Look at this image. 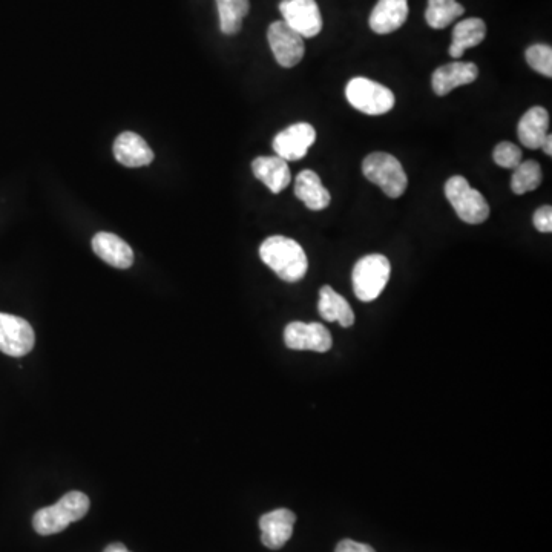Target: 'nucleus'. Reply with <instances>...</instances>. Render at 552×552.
<instances>
[{"instance_id": "nucleus-1", "label": "nucleus", "mask_w": 552, "mask_h": 552, "mask_svg": "<svg viewBox=\"0 0 552 552\" xmlns=\"http://www.w3.org/2000/svg\"><path fill=\"white\" fill-rule=\"evenodd\" d=\"M260 257L286 283H298L309 270V260L301 244L283 235L267 238L261 244Z\"/></svg>"}, {"instance_id": "nucleus-2", "label": "nucleus", "mask_w": 552, "mask_h": 552, "mask_svg": "<svg viewBox=\"0 0 552 552\" xmlns=\"http://www.w3.org/2000/svg\"><path fill=\"white\" fill-rule=\"evenodd\" d=\"M89 497L80 491L65 494L56 505L46 506L34 514L33 526L40 536L62 533L71 523L79 522L88 514Z\"/></svg>"}, {"instance_id": "nucleus-3", "label": "nucleus", "mask_w": 552, "mask_h": 552, "mask_svg": "<svg viewBox=\"0 0 552 552\" xmlns=\"http://www.w3.org/2000/svg\"><path fill=\"white\" fill-rule=\"evenodd\" d=\"M362 172L367 180L375 183L387 197L399 198L407 191L408 177L401 161L387 152H373L362 161Z\"/></svg>"}, {"instance_id": "nucleus-4", "label": "nucleus", "mask_w": 552, "mask_h": 552, "mask_svg": "<svg viewBox=\"0 0 552 552\" xmlns=\"http://www.w3.org/2000/svg\"><path fill=\"white\" fill-rule=\"evenodd\" d=\"M390 261L384 255L373 253L361 258L353 267L352 283L356 298L362 303H372L379 298L390 280Z\"/></svg>"}, {"instance_id": "nucleus-5", "label": "nucleus", "mask_w": 552, "mask_h": 552, "mask_svg": "<svg viewBox=\"0 0 552 552\" xmlns=\"http://www.w3.org/2000/svg\"><path fill=\"white\" fill-rule=\"evenodd\" d=\"M445 197L457 217L468 224H482L490 217V206L477 189L471 188L467 178L454 175L445 183Z\"/></svg>"}, {"instance_id": "nucleus-6", "label": "nucleus", "mask_w": 552, "mask_h": 552, "mask_svg": "<svg viewBox=\"0 0 552 552\" xmlns=\"http://www.w3.org/2000/svg\"><path fill=\"white\" fill-rule=\"evenodd\" d=\"M345 97L353 108L368 115L387 114L396 102L391 89L365 77L350 80L345 88Z\"/></svg>"}, {"instance_id": "nucleus-7", "label": "nucleus", "mask_w": 552, "mask_h": 552, "mask_svg": "<svg viewBox=\"0 0 552 552\" xmlns=\"http://www.w3.org/2000/svg\"><path fill=\"white\" fill-rule=\"evenodd\" d=\"M270 50L275 56L276 62L284 68H293L303 60L306 53L303 37L287 25L284 20L273 22L267 31Z\"/></svg>"}, {"instance_id": "nucleus-8", "label": "nucleus", "mask_w": 552, "mask_h": 552, "mask_svg": "<svg viewBox=\"0 0 552 552\" xmlns=\"http://www.w3.org/2000/svg\"><path fill=\"white\" fill-rule=\"evenodd\" d=\"M36 335L30 322L19 316L0 313V352L14 358L33 350Z\"/></svg>"}, {"instance_id": "nucleus-9", "label": "nucleus", "mask_w": 552, "mask_h": 552, "mask_svg": "<svg viewBox=\"0 0 552 552\" xmlns=\"http://www.w3.org/2000/svg\"><path fill=\"white\" fill-rule=\"evenodd\" d=\"M284 341L289 349L316 353L329 352L333 345L332 335L321 322H290L284 330Z\"/></svg>"}, {"instance_id": "nucleus-10", "label": "nucleus", "mask_w": 552, "mask_h": 552, "mask_svg": "<svg viewBox=\"0 0 552 552\" xmlns=\"http://www.w3.org/2000/svg\"><path fill=\"white\" fill-rule=\"evenodd\" d=\"M280 11L284 22L303 39L321 33L322 16L316 0H283Z\"/></svg>"}, {"instance_id": "nucleus-11", "label": "nucleus", "mask_w": 552, "mask_h": 552, "mask_svg": "<svg viewBox=\"0 0 552 552\" xmlns=\"http://www.w3.org/2000/svg\"><path fill=\"white\" fill-rule=\"evenodd\" d=\"M315 140L316 131L310 123H295L276 134L273 138V151L286 161L301 160L306 157Z\"/></svg>"}, {"instance_id": "nucleus-12", "label": "nucleus", "mask_w": 552, "mask_h": 552, "mask_svg": "<svg viewBox=\"0 0 552 552\" xmlns=\"http://www.w3.org/2000/svg\"><path fill=\"white\" fill-rule=\"evenodd\" d=\"M295 522V513L287 508L264 514L260 519L261 542L273 551L283 548L292 537Z\"/></svg>"}, {"instance_id": "nucleus-13", "label": "nucleus", "mask_w": 552, "mask_h": 552, "mask_svg": "<svg viewBox=\"0 0 552 552\" xmlns=\"http://www.w3.org/2000/svg\"><path fill=\"white\" fill-rule=\"evenodd\" d=\"M479 77V68L474 63L453 62L437 68L431 85L436 96L444 97L459 86L470 85Z\"/></svg>"}, {"instance_id": "nucleus-14", "label": "nucleus", "mask_w": 552, "mask_h": 552, "mask_svg": "<svg viewBox=\"0 0 552 552\" xmlns=\"http://www.w3.org/2000/svg\"><path fill=\"white\" fill-rule=\"evenodd\" d=\"M92 249L100 260L117 269H129L134 264V252L131 246L117 235L99 232L92 238Z\"/></svg>"}, {"instance_id": "nucleus-15", "label": "nucleus", "mask_w": 552, "mask_h": 552, "mask_svg": "<svg viewBox=\"0 0 552 552\" xmlns=\"http://www.w3.org/2000/svg\"><path fill=\"white\" fill-rule=\"evenodd\" d=\"M114 155L119 163L128 168H142L151 165L154 152L148 143L134 132H123L114 143Z\"/></svg>"}, {"instance_id": "nucleus-16", "label": "nucleus", "mask_w": 552, "mask_h": 552, "mask_svg": "<svg viewBox=\"0 0 552 552\" xmlns=\"http://www.w3.org/2000/svg\"><path fill=\"white\" fill-rule=\"evenodd\" d=\"M408 17L407 0H379L370 14V28L376 34L395 33Z\"/></svg>"}, {"instance_id": "nucleus-17", "label": "nucleus", "mask_w": 552, "mask_h": 552, "mask_svg": "<svg viewBox=\"0 0 552 552\" xmlns=\"http://www.w3.org/2000/svg\"><path fill=\"white\" fill-rule=\"evenodd\" d=\"M252 171L255 177L263 181L273 194L283 192L292 180L287 161L278 155L255 158L252 163Z\"/></svg>"}, {"instance_id": "nucleus-18", "label": "nucleus", "mask_w": 552, "mask_h": 552, "mask_svg": "<svg viewBox=\"0 0 552 552\" xmlns=\"http://www.w3.org/2000/svg\"><path fill=\"white\" fill-rule=\"evenodd\" d=\"M295 195L306 204L310 211H322L330 204V192L324 188L321 178L315 171L304 169L299 172L295 181Z\"/></svg>"}, {"instance_id": "nucleus-19", "label": "nucleus", "mask_w": 552, "mask_h": 552, "mask_svg": "<svg viewBox=\"0 0 552 552\" xmlns=\"http://www.w3.org/2000/svg\"><path fill=\"white\" fill-rule=\"evenodd\" d=\"M549 114L542 106H533L520 119L517 135L520 143L528 149H540L548 135Z\"/></svg>"}, {"instance_id": "nucleus-20", "label": "nucleus", "mask_w": 552, "mask_h": 552, "mask_svg": "<svg viewBox=\"0 0 552 552\" xmlns=\"http://www.w3.org/2000/svg\"><path fill=\"white\" fill-rule=\"evenodd\" d=\"M318 310L322 319L329 322L338 321L344 329L355 324V313H353L349 301L336 293L330 286H324L319 290Z\"/></svg>"}, {"instance_id": "nucleus-21", "label": "nucleus", "mask_w": 552, "mask_h": 552, "mask_svg": "<svg viewBox=\"0 0 552 552\" xmlns=\"http://www.w3.org/2000/svg\"><path fill=\"white\" fill-rule=\"evenodd\" d=\"M487 36V25L482 19L471 17L457 23L453 31V42L450 45V56L460 59L468 48L480 45Z\"/></svg>"}, {"instance_id": "nucleus-22", "label": "nucleus", "mask_w": 552, "mask_h": 552, "mask_svg": "<svg viewBox=\"0 0 552 552\" xmlns=\"http://www.w3.org/2000/svg\"><path fill=\"white\" fill-rule=\"evenodd\" d=\"M220 28L227 36L237 34L243 27V19L249 14V0H217Z\"/></svg>"}, {"instance_id": "nucleus-23", "label": "nucleus", "mask_w": 552, "mask_h": 552, "mask_svg": "<svg viewBox=\"0 0 552 552\" xmlns=\"http://www.w3.org/2000/svg\"><path fill=\"white\" fill-rule=\"evenodd\" d=\"M464 13V7L456 0H428L425 19L434 30H444Z\"/></svg>"}, {"instance_id": "nucleus-24", "label": "nucleus", "mask_w": 552, "mask_h": 552, "mask_svg": "<svg viewBox=\"0 0 552 552\" xmlns=\"http://www.w3.org/2000/svg\"><path fill=\"white\" fill-rule=\"evenodd\" d=\"M542 180V168L537 161H522L511 178V189L514 194L523 195L526 192L536 191L542 184Z\"/></svg>"}, {"instance_id": "nucleus-25", "label": "nucleus", "mask_w": 552, "mask_h": 552, "mask_svg": "<svg viewBox=\"0 0 552 552\" xmlns=\"http://www.w3.org/2000/svg\"><path fill=\"white\" fill-rule=\"evenodd\" d=\"M526 62L534 71L542 74V76L552 77V50L551 46L537 43V45L529 46L526 50Z\"/></svg>"}, {"instance_id": "nucleus-26", "label": "nucleus", "mask_w": 552, "mask_h": 552, "mask_svg": "<svg viewBox=\"0 0 552 552\" xmlns=\"http://www.w3.org/2000/svg\"><path fill=\"white\" fill-rule=\"evenodd\" d=\"M523 152L519 146L502 142L494 148L493 160L500 168L516 169L522 163Z\"/></svg>"}, {"instance_id": "nucleus-27", "label": "nucleus", "mask_w": 552, "mask_h": 552, "mask_svg": "<svg viewBox=\"0 0 552 552\" xmlns=\"http://www.w3.org/2000/svg\"><path fill=\"white\" fill-rule=\"evenodd\" d=\"M534 226L542 234H551L552 232V209L551 206H542L537 209L533 217Z\"/></svg>"}, {"instance_id": "nucleus-28", "label": "nucleus", "mask_w": 552, "mask_h": 552, "mask_svg": "<svg viewBox=\"0 0 552 552\" xmlns=\"http://www.w3.org/2000/svg\"><path fill=\"white\" fill-rule=\"evenodd\" d=\"M335 552H376L375 549L365 543L355 542V540H341L336 546Z\"/></svg>"}, {"instance_id": "nucleus-29", "label": "nucleus", "mask_w": 552, "mask_h": 552, "mask_svg": "<svg viewBox=\"0 0 552 552\" xmlns=\"http://www.w3.org/2000/svg\"><path fill=\"white\" fill-rule=\"evenodd\" d=\"M103 552H131L125 545L122 543H111V545L106 546L105 551Z\"/></svg>"}, {"instance_id": "nucleus-30", "label": "nucleus", "mask_w": 552, "mask_h": 552, "mask_svg": "<svg viewBox=\"0 0 552 552\" xmlns=\"http://www.w3.org/2000/svg\"><path fill=\"white\" fill-rule=\"evenodd\" d=\"M540 149H543L546 155H552V135H546L545 142L542 143Z\"/></svg>"}]
</instances>
